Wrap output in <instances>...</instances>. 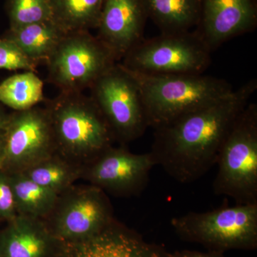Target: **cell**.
Returning a JSON list of instances; mask_svg holds the SVG:
<instances>
[{
    "label": "cell",
    "instance_id": "1",
    "mask_svg": "<svg viewBox=\"0 0 257 257\" xmlns=\"http://www.w3.org/2000/svg\"><path fill=\"white\" fill-rule=\"evenodd\" d=\"M257 89L251 79L228 95L155 128L150 153L157 166L180 184L193 183L217 162L238 116Z\"/></svg>",
    "mask_w": 257,
    "mask_h": 257
},
{
    "label": "cell",
    "instance_id": "2",
    "mask_svg": "<svg viewBox=\"0 0 257 257\" xmlns=\"http://www.w3.org/2000/svg\"><path fill=\"white\" fill-rule=\"evenodd\" d=\"M57 153L84 167L113 146L114 135L90 96L60 93L47 102Z\"/></svg>",
    "mask_w": 257,
    "mask_h": 257
},
{
    "label": "cell",
    "instance_id": "3",
    "mask_svg": "<svg viewBox=\"0 0 257 257\" xmlns=\"http://www.w3.org/2000/svg\"><path fill=\"white\" fill-rule=\"evenodd\" d=\"M131 73L141 91L149 127L154 130L218 100L234 90L226 79L203 74Z\"/></svg>",
    "mask_w": 257,
    "mask_h": 257
},
{
    "label": "cell",
    "instance_id": "4",
    "mask_svg": "<svg viewBox=\"0 0 257 257\" xmlns=\"http://www.w3.org/2000/svg\"><path fill=\"white\" fill-rule=\"evenodd\" d=\"M216 195L236 204H257V105L249 103L235 121L218 157Z\"/></svg>",
    "mask_w": 257,
    "mask_h": 257
},
{
    "label": "cell",
    "instance_id": "5",
    "mask_svg": "<svg viewBox=\"0 0 257 257\" xmlns=\"http://www.w3.org/2000/svg\"><path fill=\"white\" fill-rule=\"evenodd\" d=\"M179 238L210 251L253 250L257 247V204H236L172 218Z\"/></svg>",
    "mask_w": 257,
    "mask_h": 257
},
{
    "label": "cell",
    "instance_id": "6",
    "mask_svg": "<svg viewBox=\"0 0 257 257\" xmlns=\"http://www.w3.org/2000/svg\"><path fill=\"white\" fill-rule=\"evenodd\" d=\"M211 54L194 30L144 38L119 63L130 72L147 75L201 74L210 65Z\"/></svg>",
    "mask_w": 257,
    "mask_h": 257
},
{
    "label": "cell",
    "instance_id": "7",
    "mask_svg": "<svg viewBox=\"0 0 257 257\" xmlns=\"http://www.w3.org/2000/svg\"><path fill=\"white\" fill-rule=\"evenodd\" d=\"M116 62L90 32H69L46 61L47 79L60 93H82Z\"/></svg>",
    "mask_w": 257,
    "mask_h": 257
},
{
    "label": "cell",
    "instance_id": "8",
    "mask_svg": "<svg viewBox=\"0 0 257 257\" xmlns=\"http://www.w3.org/2000/svg\"><path fill=\"white\" fill-rule=\"evenodd\" d=\"M90 89V97L120 145L141 138L149 128L141 91L131 72L116 62Z\"/></svg>",
    "mask_w": 257,
    "mask_h": 257
},
{
    "label": "cell",
    "instance_id": "9",
    "mask_svg": "<svg viewBox=\"0 0 257 257\" xmlns=\"http://www.w3.org/2000/svg\"><path fill=\"white\" fill-rule=\"evenodd\" d=\"M114 219L106 192L89 184L73 185L60 194L44 221L57 241L67 243L94 236Z\"/></svg>",
    "mask_w": 257,
    "mask_h": 257
},
{
    "label": "cell",
    "instance_id": "10",
    "mask_svg": "<svg viewBox=\"0 0 257 257\" xmlns=\"http://www.w3.org/2000/svg\"><path fill=\"white\" fill-rule=\"evenodd\" d=\"M4 150L0 170L22 173L57 153L53 130L45 108L17 111L4 128Z\"/></svg>",
    "mask_w": 257,
    "mask_h": 257
},
{
    "label": "cell",
    "instance_id": "11",
    "mask_svg": "<svg viewBox=\"0 0 257 257\" xmlns=\"http://www.w3.org/2000/svg\"><path fill=\"white\" fill-rule=\"evenodd\" d=\"M150 152L133 153L124 145L111 147L83 167L82 178L115 197L140 196L155 167Z\"/></svg>",
    "mask_w": 257,
    "mask_h": 257
},
{
    "label": "cell",
    "instance_id": "12",
    "mask_svg": "<svg viewBox=\"0 0 257 257\" xmlns=\"http://www.w3.org/2000/svg\"><path fill=\"white\" fill-rule=\"evenodd\" d=\"M167 253L114 219L91 237L60 243L57 257H167Z\"/></svg>",
    "mask_w": 257,
    "mask_h": 257
},
{
    "label": "cell",
    "instance_id": "13",
    "mask_svg": "<svg viewBox=\"0 0 257 257\" xmlns=\"http://www.w3.org/2000/svg\"><path fill=\"white\" fill-rule=\"evenodd\" d=\"M257 26L256 0H202L195 31L211 52Z\"/></svg>",
    "mask_w": 257,
    "mask_h": 257
},
{
    "label": "cell",
    "instance_id": "14",
    "mask_svg": "<svg viewBox=\"0 0 257 257\" xmlns=\"http://www.w3.org/2000/svg\"><path fill=\"white\" fill-rule=\"evenodd\" d=\"M147 19L144 0H104L96 37L119 62L143 40Z\"/></svg>",
    "mask_w": 257,
    "mask_h": 257
},
{
    "label": "cell",
    "instance_id": "15",
    "mask_svg": "<svg viewBox=\"0 0 257 257\" xmlns=\"http://www.w3.org/2000/svg\"><path fill=\"white\" fill-rule=\"evenodd\" d=\"M10 223L2 239V256L48 257L57 251L60 242L43 220L17 215Z\"/></svg>",
    "mask_w": 257,
    "mask_h": 257
},
{
    "label": "cell",
    "instance_id": "16",
    "mask_svg": "<svg viewBox=\"0 0 257 257\" xmlns=\"http://www.w3.org/2000/svg\"><path fill=\"white\" fill-rule=\"evenodd\" d=\"M147 16L161 33H179L196 28L202 0H144Z\"/></svg>",
    "mask_w": 257,
    "mask_h": 257
},
{
    "label": "cell",
    "instance_id": "17",
    "mask_svg": "<svg viewBox=\"0 0 257 257\" xmlns=\"http://www.w3.org/2000/svg\"><path fill=\"white\" fill-rule=\"evenodd\" d=\"M66 32L52 20L10 29L6 39L15 42L37 64L46 62Z\"/></svg>",
    "mask_w": 257,
    "mask_h": 257
},
{
    "label": "cell",
    "instance_id": "18",
    "mask_svg": "<svg viewBox=\"0 0 257 257\" xmlns=\"http://www.w3.org/2000/svg\"><path fill=\"white\" fill-rule=\"evenodd\" d=\"M51 20L66 33L96 30L104 0H47Z\"/></svg>",
    "mask_w": 257,
    "mask_h": 257
},
{
    "label": "cell",
    "instance_id": "19",
    "mask_svg": "<svg viewBox=\"0 0 257 257\" xmlns=\"http://www.w3.org/2000/svg\"><path fill=\"white\" fill-rule=\"evenodd\" d=\"M9 177L18 215L45 220L55 207L58 194L23 173L11 174Z\"/></svg>",
    "mask_w": 257,
    "mask_h": 257
},
{
    "label": "cell",
    "instance_id": "20",
    "mask_svg": "<svg viewBox=\"0 0 257 257\" xmlns=\"http://www.w3.org/2000/svg\"><path fill=\"white\" fill-rule=\"evenodd\" d=\"M83 167L55 153L22 172L28 178L58 195L82 178Z\"/></svg>",
    "mask_w": 257,
    "mask_h": 257
},
{
    "label": "cell",
    "instance_id": "21",
    "mask_svg": "<svg viewBox=\"0 0 257 257\" xmlns=\"http://www.w3.org/2000/svg\"><path fill=\"white\" fill-rule=\"evenodd\" d=\"M35 72L25 71L0 83V101L15 110L23 111L43 101V82Z\"/></svg>",
    "mask_w": 257,
    "mask_h": 257
},
{
    "label": "cell",
    "instance_id": "22",
    "mask_svg": "<svg viewBox=\"0 0 257 257\" xmlns=\"http://www.w3.org/2000/svg\"><path fill=\"white\" fill-rule=\"evenodd\" d=\"M6 10L10 29L52 20L47 0H8Z\"/></svg>",
    "mask_w": 257,
    "mask_h": 257
},
{
    "label": "cell",
    "instance_id": "23",
    "mask_svg": "<svg viewBox=\"0 0 257 257\" xmlns=\"http://www.w3.org/2000/svg\"><path fill=\"white\" fill-rule=\"evenodd\" d=\"M37 65L15 42L0 40V69L36 72Z\"/></svg>",
    "mask_w": 257,
    "mask_h": 257
},
{
    "label": "cell",
    "instance_id": "24",
    "mask_svg": "<svg viewBox=\"0 0 257 257\" xmlns=\"http://www.w3.org/2000/svg\"><path fill=\"white\" fill-rule=\"evenodd\" d=\"M17 215L9 175L0 170V217L10 221Z\"/></svg>",
    "mask_w": 257,
    "mask_h": 257
},
{
    "label": "cell",
    "instance_id": "25",
    "mask_svg": "<svg viewBox=\"0 0 257 257\" xmlns=\"http://www.w3.org/2000/svg\"><path fill=\"white\" fill-rule=\"evenodd\" d=\"M167 257H226L224 253L219 251H209L207 252L193 251V250H179L173 252H167Z\"/></svg>",
    "mask_w": 257,
    "mask_h": 257
},
{
    "label": "cell",
    "instance_id": "26",
    "mask_svg": "<svg viewBox=\"0 0 257 257\" xmlns=\"http://www.w3.org/2000/svg\"><path fill=\"white\" fill-rule=\"evenodd\" d=\"M3 150H4V131L0 130V164L3 159Z\"/></svg>",
    "mask_w": 257,
    "mask_h": 257
},
{
    "label": "cell",
    "instance_id": "27",
    "mask_svg": "<svg viewBox=\"0 0 257 257\" xmlns=\"http://www.w3.org/2000/svg\"><path fill=\"white\" fill-rule=\"evenodd\" d=\"M9 117L5 116L3 114V111L0 110V130H4L5 126H6L7 123H8Z\"/></svg>",
    "mask_w": 257,
    "mask_h": 257
}]
</instances>
